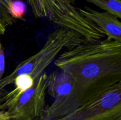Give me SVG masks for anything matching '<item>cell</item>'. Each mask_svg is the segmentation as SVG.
<instances>
[{"label": "cell", "instance_id": "12", "mask_svg": "<svg viewBox=\"0 0 121 120\" xmlns=\"http://www.w3.org/2000/svg\"><path fill=\"white\" fill-rule=\"evenodd\" d=\"M5 72V52L2 43L0 42V80Z\"/></svg>", "mask_w": 121, "mask_h": 120}, {"label": "cell", "instance_id": "6", "mask_svg": "<svg viewBox=\"0 0 121 120\" xmlns=\"http://www.w3.org/2000/svg\"><path fill=\"white\" fill-rule=\"evenodd\" d=\"M48 75L43 73L31 88L11 103L2 106L11 120H36L45 109Z\"/></svg>", "mask_w": 121, "mask_h": 120}, {"label": "cell", "instance_id": "8", "mask_svg": "<svg viewBox=\"0 0 121 120\" xmlns=\"http://www.w3.org/2000/svg\"><path fill=\"white\" fill-rule=\"evenodd\" d=\"M34 81L35 80L30 74L18 75L13 81L15 88L5 94L1 98V101L3 102V103L1 104V105H6L16 100L21 94L33 87Z\"/></svg>", "mask_w": 121, "mask_h": 120}, {"label": "cell", "instance_id": "10", "mask_svg": "<svg viewBox=\"0 0 121 120\" xmlns=\"http://www.w3.org/2000/svg\"><path fill=\"white\" fill-rule=\"evenodd\" d=\"M8 13L14 20H23L26 12V5L20 0H11L8 5Z\"/></svg>", "mask_w": 121, "mask_h": 120}, {"label": "cell", "instance_id": "5", "mask_svg": "<svg viewBox=\"0 0 121 120\" xmlns=\"http://www.w3.org/2000/svg\"><path fill=\"white\" fill-rule=\"evenodd\" d=\"M75 81L70 75L60 70L48 75L47 93L54 98L53 102L36 120H52L76 109L74 102Z\"/></svg>", "mask_w": 121, "mask_h": 120}, {"label": "cell", "instance_id": "9", "mask_svg": "<svg viewBox=\"0 0 121 120\" xmlns=\"http://www.w3.org/2000/svg\"><path fill=\"white\" fill-rule=\"evenodd\" d=\"M93 4L104 11L115 15L119 19L121 18V0H85Z\"/></svg>", "mask_w": 121, "mask_h": 120}, {"label": "cell", "instance_id": "2", "mask_svg": "<svg viewBox=\"0 0 121 120\" xmlns=\"http://www.w3.org/2000/svg\"><path fill=\"white\" fill-rule=\"evenodd\" d=\"M86 41L78 33L60 27L48 35L42 48L17 65L14 70L0 80V93L13 83L18 75L30 74L37 80L60 53Z\"/></svg>", "mask_w": 121, "mask_h": 120}, {"label": "cell", "instance_id": "3", "mask_svg": "<svg viewBox=\"0 0 121 120\" xmlns=\"http://www.w3.org/2000/svg\"><path fill=\"white\" fill-rule=\"evenodd\" d=\"M37 18H46L60 27L73 31L86 41L96 42L104 36L96 24L83 16L74 0H27Z\"/></svg>", "mask_w": 121, "mask_h": 120}, {"label": "cell", "instance_id": "11", "mask_svg": "<svg viewBox=\"0 0 121 120\" xmlns=\"http://www.w3.org/2000/svg\"><path fill=\"white\" fill-rule=\"evenodd\" d=\"M11 0H0V20L6 26L13 25L14 20L8 13V5Z\"/></svg>", "mask_w": 121, "mask_h": 120}, {"label": "cell", "instance_id": "14", "mask_svg": "<svg viewBox=\"0 0 121 120\" xmlns=\"http://www.w3.org/2000/svg\"><path fill=\"white\" fill-rule=\"evenodd\" d=\"M7 29V26L0 20V35H2L5 34Z\"/></svg>", "mask_w": 121, "mask_h": 120}, {"label": "cell", "instance_id": "1", "mask_svg": "<svg viewBox=\"0 0 121 120\" xmlns=\"http://www.w3.org/2000/svg\"><path fill=\"white\" fill-rule=\"evenodd\" d=\"M54 64L75 81L76 108L121 82V42L85 41L59 54Z\"/></svg>", "mask_w": 121, "mask_h": 120}, {"label": "cell", "instance_id": "7", "mask_svg": "<svg viewBox=\"0 0 121 120\" xmlns=\"http://www.w3.org/2000/svg\"><path fill=\"white\" fill-rule=\"evenodd\" d=\"M79 12L96 25L109 41L121 42V22L118 18L106 11H98L89 7L78 8Z\"/></svg>", "mask_w": 121, "mask_h": 120}, {"label": "cell", "instance_id": "4", "mask_svg": "<svg viewBox=\"0 0 121 120\" xmlns=\"http://www.w3.org/2000/svg\"><path fill=\"white\" fill-rule=\"evenodd\" d=\"M52 120H121V82L68 114Z\"/></svg>", "mask_w": 121, "mask_h": 120}, {"label": "cell", "instance_id": "13", "mask_svg": "<svg viewBox=\"0 0 121 120\" xmlns=\"http://www.w3.org/2000/svg\"><path fill=\"white\" fill-rule=\"evenodd\" d=\"M0 120H11L7 110L3 109L0 104Z\"/></svg>", "mask_w": 121, "mask_h": 120}]
</instances>
